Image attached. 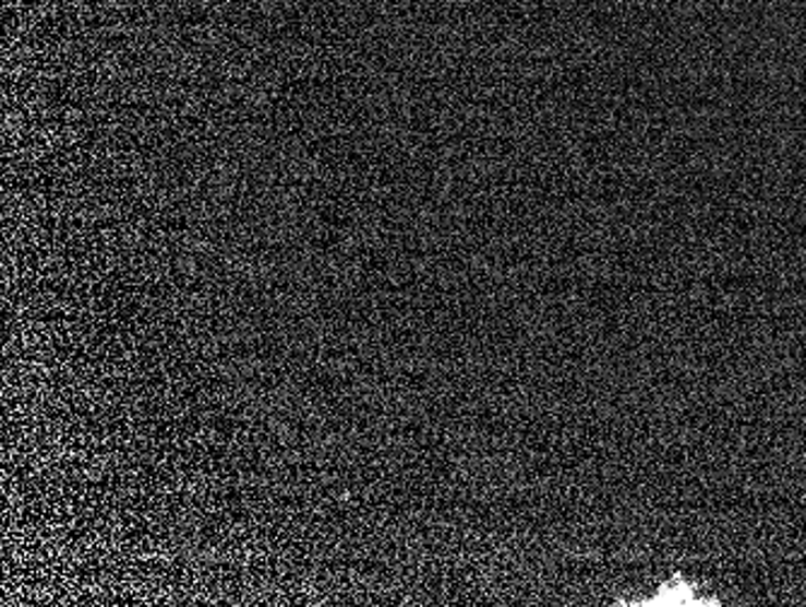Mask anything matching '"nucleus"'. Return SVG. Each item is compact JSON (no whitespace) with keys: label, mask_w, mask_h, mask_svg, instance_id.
I'll return each instance as SVG.
<instances>
[{"label":"nucleus","mask_w":806,"mask_h":607,"mask_svg":"<svg viewBox=\"0 0 806 607\" xmlns=\"http://www.w3.org/2000/svg\"><path fill=\"white\" fill-rule=\"evenodd\" d=\"M638 605H714V603H708L706 598H698L688 583L678 581V583H664V586L660 588V593L652 595V598H647L645 603H638Z\"/></svg>","instance_id":"obj_1"}]
</instances>
